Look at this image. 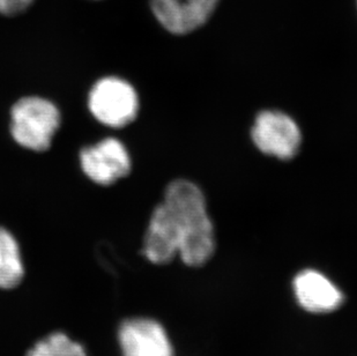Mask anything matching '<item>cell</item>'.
<instances>
[{"label": "cell", "mask_w": 357, "mask_h": 356, "mask_svg": "<svg viewBox=\"0 0 357 356\" xmlns=\"http://www.w3.org/2000/svg\"><path fill=\"white\" fill-rule=\"evenodd\" d=\"M88 107L102 124L124 128L138 116V94L131 84L121 77H102L91 89Z\"/></svg>", "instance_id": "3"}, {"label": "cell", "mask_w": 357, "mask_h": 356, "mask_svg": "<svg viewBox=\"0 0 357 356\" xmlns=\"http://www.w3.org/2000/svg\"><path fill=\"white\" fill-rule=\"evenodd\" d=\"M61 112L47 98H22L10 109V135L21 147L47 151L61 125Z\"/></svg>", "instance_id": "2"}, {"label": "cell", "mask_w": 357, "mask_h": 356, "mask_svg": "<svg viewBox=\"0 0 357 356\" xmlns=\"http://www.w3.org/2000/svg\"><path fill=\"white\" fill-rule=\"evenodd\" d=\"M24 356H89L78 340L63 331H52L35 341Z\"/></svg>", "instance_id": "10"}, {"label": "cell", "mask_w": 357, "mask_h": 356, "mask_svg": "<svg viewBox=\"0 0 357 356\" xmlns=\"http://www.w3.org/2000/svg\"><path fill=\"white\" fill-rule=\"evenodd\" d=\"M26 266L13 234L0 227V290H13L24 283Z\"/></svg>", "instance_id": "9"}, {"label": "cell", "mask_w": 357, "mask_h": 356, "mask_svg": "<svg viewBox=\"0 0 357 356\" xmlns=\"http://www.w3.org/2000/svg\"><path fill=\"white\" fill-rule=\"evenodd\" d=\"M117 343L123 356H174L163 326L149 318H128L117 329Z\"/></svg>", "instance_id": "6"}, {"label": "cell", "mask_w": 357, "mask_h": 356, "mask_svg": "<svg viewBox=\"0 0 357 356\" xmlns=\"http://www.w3.org/2000/svg\"><path fill=\"white\" fill-rule=\"evenodd\" d=\"M220 0H151L156 20L169 33L189 34L208 21Z\"/></svg>", "instance_id": "7"}, {"label": "cell", "mask_w": 357, "mask_h": 356, "mask_svg": "<svg viewBox=\"0 0 357 356\" xmlns=\"http://www.w3.org/2000/svg\"><path fill=\"white\" fill-rule=\"evenodd\" d=\"M82 172L102 186L115 184L131 172V158L124 144L116 138H105L80 151Z\"/></svg>", "instance_id": "4"}, {"label": "cell", "mask_w": 357, "mask_h": 356, "mask_svg": "<svg viewBox=\"0 0 357 356\" xmlns=\"http://www.w3.org/2000/svg\"><path fill=\"white\" fill-rule=\"evenodd\" d=\"M34 0H0V14L15 17L27 10Z\"/></svg>", "instance_id": "11"}, {"label": "cell", "mask_w": 357, "mask_h": 356, "mask_svg": "<svg viewBox=\"0 0 357 356\" xmlns=\"http://www.w3.org/2000/svg\"><path fill=\"white\" fill-rule=\"evenodd\" d=\"M251 135L260 151L281 160L294 158L302 142L296 123L279 111H264L258 114Z\"/></svg>", "instance_id": "5"}, {"label": "cell", "mask_w": 357, "mask_h": 356, "mask_svg": "<svg viewBox=\"0 0 357 356\" xmlns=\"http://www.w3.org/2000/svg\"><path fill=\"white\" fill-rule=\"evenodd\" d=\"M214 249V229L202 192L185 179L172 181L149 220L142 248L146 258L163 265L178 255L186 265L202 266Z\"/></svg>", "instance_id": "1"}, {"label": "cell", "mask_w": 357, "mask_h": 356, "mask_svg": "<svg viewBox=\"0 0 357 356\" xmlns=\"http://www.w3.org/2000/svg\"><path fill=\"white\" fill-rule=\"evenodd\" d=\"M294 285L301 306L311 313L333 311L344 299L340 290L326 276L312 269L300 273Z\"/></svg>", "instance_id": "8"}]
</instances>
